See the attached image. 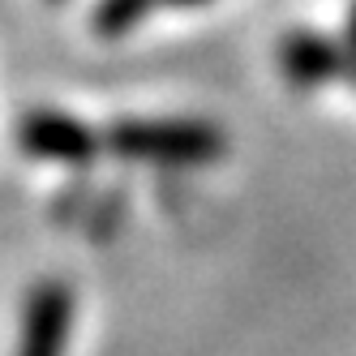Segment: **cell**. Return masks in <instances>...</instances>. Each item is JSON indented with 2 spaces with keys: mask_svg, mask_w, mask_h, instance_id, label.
<instances>
[{
  "mask_svg": "<svg viewBox=\"0 0 356 356\" xmlns=\"http://www.w3.org/2000/svg\"><path fill=\"white\" fill-rule=\"evenodd\" d=\"M104 146L120 159L159 163V168H202L215 163L227 138L211 120L189 116H120L104 129Z\"/></svg>",
  "mask_w": 356,
  "mask_h": 356,
  "instance_id": "cell-1",
  "label": "cell"
},
{
  "mask_svg": "<svg viewBox=\"0 0 356 356\" xmlns=\"http://www.w3.org/2000/svg\"><path fill=\"white\" fill-rule=\"evenodd\" d=\"M279 69L292 86H322L330 78H348V43H335L322 31H288L279 43Z\"/></svg>",
  "mask_w": 356,
  "mask_h": 356,
  "instance_id": "cell-4",
  "label": "cell"
},
{
  "mask_svg": "<svg viewBox=\"0 0 356 356\" xmlns=\"http://www.w3.org/2000/svg\"><path fill=\"white\" fill-rule=\"evenodd\" d=\"M159 5H172V9H197V5H211V0H159Z\"/></svg>",
  "mask_w": 356,
  "mask_h": 356,
  "instance_id": "cell-7",
  "label": "cell"
},
{
  "mask_svg": "<svg viewBox=\"0 0 356 356\" xmlns=\"http://www.w3.org/2000/svg\"><path fill=\"white\" fill-rule=\"evenodd\" d=\"M155 5L159 0H99V5L90 9V26H95L99 39H120L134 26H142Z\"/></svg>",
  "mask_w": 356,
  "mask_h": 356,
  "instance_id": "cell-5",
  "label": "cell"
},
{
  "mask_svg": "<svg viewBox=\"0 0 356 356\" xmlns=\"http://www.w3.org/2000/svg\"><path fill=\"white\" fill-rule=\"evenodd\" d=\"M348 52L356 56V5H352V13H348Z\"/></svg>",
  "mask_w": 356,
  "mask_h": 356,
  "instance_id": "cell-6",
  "label": "cell"
},
{
  "mask_svg": "<svg viewBox=\"0 0 356 356\" xmlns=\"http://www.w3.org/2000/svg\"><path fill=\"white\" fill-rule=\"evenodd\" d=\"M17 146L35 159H52V163H73L82 168L104 150V134H95L86 120L56 112V108H35L17 120Z\"/></svg>",
  "mask_w": 356,
  "mask_h": 356,
  "instance_id": "cell-2",
  "label": "cell"
},
{
  "mask_svg": "<svg viewBox=\"0 0 356 356\" xmlns=\"http://www.w3.org/2000/svg\"><path fill=\"white\" fill-rule=\"evenodd\" d=\"M73 326V292L60 279H43V284L26 296L22 309V335L13 356H65Z\"/></svg>",
  "mask_w": 356,
  "mask_h": 356,
  "instance_id": "cell-3",
  "label": "cell"
}]
</instances>
